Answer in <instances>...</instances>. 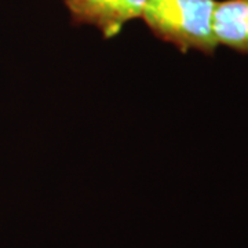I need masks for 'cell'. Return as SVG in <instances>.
I'll list each match as a JSON object with an SVG mask.
<instances>
[{
    "mask_svg": "<svg viewBox=\"0 0 248 248\" xmlns=\"http://www.w3.org/2000/svg\"><path fill=\"white\" fill-rule=\"evenodd\" d=\"M215 0H146L141 18L156 37L186 53L214 54Z\"/></svg>",
    "mask_w": 248,
    "mask_h": 248,
    "instance_id": "1",
    "label": "cell"
},
{
    "mask_svg": "<svg viewBox=\"0 0 248 248\" xmlns=\"http://www.w3.org/2000/svg\"><path fill=\"white\" fill-rule=\"evenodd\" d=\"M72 21L97 28L104 37H115L131 19L141 18L146 0H63Z\"/></svg>",
    "mask_w": 248,
    "mask_h": 248,
    "instance_id": "2",
    "label": "cell"
},
{
    "mask_svg": "<svg viewBox=\"0 0 248 248\" xmlns=\"http://www.w3.org/2000/svg\"><path fill=\"white\" fill-rule=\"evenodd\" d=\"M213 32L218 45L248 54V0L217 1Z\"/></svg>",
    "mask_w": 248,
    "mask_h": 248,
    "instance_id": "3",
    "label": "cell"
}]
</instances>
